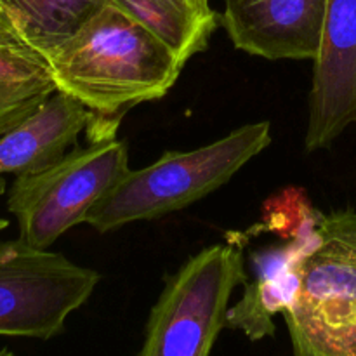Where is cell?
<instances>
[{
	"mask_svg": "<svg viewBox=\"0 0 356 356\" xmlns=\"http://www.w3.org/2000/svg\"><path fill=\"white\" fill-rule=\"evenodd\" d=\"M271 145V124H245L190 152H165L125 176L90 209L86 222L97 233L181 211L225 186L243 165Z\"/></svg>",
	"mask_w": 356,
	"mask_h": 356,
	"instance_id": "2",
	"label": "cell"
},
{
	"mask_svg": "<svg viewBox=\"0 0 356 356\" xmlns=\"http://www.w3.org/2000/svg\"><path fill=\"white\" fill-rule=\"evenodd\" d=\"M106 0H0L24 44L47 61Z\"/></svg>",
	"mask_w": 356,
	"mask_h": 356,
	"instance_id": "13",
	"label": "cell"
},
{
	"mask_svg": "<svg viewBox=\"0 0 356 356\" xmlns=\"http://www.w3.org/2000/svg\"><path fill=\"white\" fill-rule=\"evenodd\" d=\"M155 35L183 65L207 51L221 14L197 0H111Z\"/></svg>",
	"mask_w": 356,
	"mask_h": 356,
	"instance_id": "11",
	"label": "cell"
},
{
	"mask_svg": "<svg viewBox=\"0 0 356 356\" xmlns=\"http://www.w3.org/2000/svg\"><path fill=\"white\" fill-rule=\"evenodd\" d=\"M318 243L282 313L296 356H356V211L316 214Z\"/></svg>",
	"mask_w": 356,
	"mask_h": 356,
	"instance_id": "3",
	"label": "cell"
},
{
	"mask_svg": "<svg viewBox=\"0 0 356 356\" xmlns=\"http://www.w3.org/2000/svg\"><path fill=\"white\" fill-rule=\"evenodd\" d=\"M129 148L117 138L72 148L45 169L19 174L7 193L19 238L49 249L68 229L86 222L90 209L125 176Z\"/></svg>",
	"mask_w": 356,
	"mask_h": 356,
	"instance_id": "5",
	"label": "cell"
},
{
	"mask_svg": "<svg viewBox=\"0 0 356 356\" xmlns=\"http://www.w3.org/2000/svg\"><path fill=\"white\" fill-rule=\"evenodd\" d=\"M356 125V0H327L313 59L305 149L318 152Z\"/></svg>",
	"mask_w": 356,
	"mask_h": 356,
	"instance_id": "7",
	"label": "cell"
},
{
	"mask_svg": "<svg viewBox=\"0 0 356 356\" xmlns=\"http://www.w3.org/2000/svg\"><path fill=\"white\" fill-rule=\"evenodd\" d=\"M7 226H9V221H7V219H0V232H3Z\"/></svg>",
	"mask_w": 356,
	"mask_h": 356,
	"instance_id": "16",
	"label": "cell"
},
{
	"mask_svg": "<svg viewBox=\"0 0 356 356\" xmlns=\"http://www.w3.org/2000/svg\"><path fill=\"white\" fill-rule=\"evenodd\" d=\"M249 282L235 243L191 256L167 280L145 325L141 356H207L228 325L233 291Z\"/></svg>",
	"mask_w": 356,
	"mask_h": 356,
	"instance_id": "4",
	"label": "cell"
},
{
	"mask_svg": "<svg viewBox=\"0 0 356 356\" xmlns=\"http://www.w3.org/2000/svg\"><path fill=\"white\" fill-rule=\"evenodd\" d=\"M327 0H225L221 26L238 51L278 59H315Z\"/></svg>",
	"mask_w": 356,
	"mask_h": 356,
	"instance_id": "8",
	"label": "cell"
},
{
	"mask_svg": "<svg viewBox=\"0 0 356 356\" xmlns=\"http://www.w3.org/2000/svg\"><path fill=\"white\" fill-rule=\"evenodd\" d=\"M89 110L63 90L0 136V176L30 174L58 162L87 129Z\"/></svg>",
	"mask_w": 356,
	"mask_h": 356,
	"instance_id": "10",
	"label": "cell"
},
{
	"mask_svg": "<svg viewBox=\"0 0 356 356\" xmlns=\"http://www.w3.org/2000/svg\"><path fill=\"white\" fill-rule=\"evenodd\" d=\"M318 243L316 219L305 225L291 243L271 249L256 259V278L247 282L242 299L228 309V327L240 330L250 341L277 332L273 318L291 306L299 284V268L306 254Z\"/></svg>",
	"mask_w": 356,
	"mask_h": 356,
	"instance_id": "9",
	"label": "cell"
},
{
	"mask_svg": "<svg viewBox=\"0 0 356 356\" xmlns=\"http://www.w3.org/2000/svg\"><path fill=\"white\" fill-rule=\"evenodd\" d=\"M56 90L89 110V143L111 139L129 110L162 99L184 65L143 24L106 0L47 58Z\"/></svg>",
	"mask_w": 356,
	"mask_h": 356,
	"instance_id": "1",
	"label": "cell"
},
{
	"mask_svg": "<svg viewBox=\"0 0 356 356\" xmlns=\"http://www.w3.org/2000/svg\"><path fill=\"white\" fill-rule=\"evenodd\" d=\"M52 92L56 83L38 52L0 42V136L33 113Z\"/></svg>",
	"mask_w": 356,
	"mask_h": 356,
	"instance_id": "12",
	"label": "cell"
},
{
	"mask_svg": "<svg viewBox=\"0 0 356 356\" xmlns=\"http://www.w3.org/2000/svg\"><path fill=\"white\" fill-rule=\"evenodd\" d=\"M3 193H6V179L0 176V195H3Z\"/></svg>",
	"mask_w": 356,
	"mask_h": 356,
	"instance_id": "15",
	"label": "cell"
},
{
	"mask_svg": "<svg viewBox=\"0 0 356 356\" xmlns=\"http://www.w3.org/2000/svg\"><path fill=\"white\" fill-rule=\"evenodd\" d=\"M0 42H9V44H21L26 45L23 42V38L17 33L16 26L13 24L10 17L7 16V13L3 10L2 3H0ZM28 47V45H26Z\"/></svg>",
	"mask_w": 356,
	"mask_h": 356,
	"instance_id": "14",
	"label": "cell"
},
{
	"mask_svg": "<svg viewBox=\"0 0 356 356\" xmlns=\"http://www.w3.org/2000/svg\"><path fill=\"white\" fill-rule=\"evenodd\" d=\"M101 277L24 240L0 242V336L47 341L92 296Z\"/></svg>",
	"mask_w": 356,
	"mask_h": 356,
	"instance_id": "6",
	"label": "cell"
}]
</instances>
